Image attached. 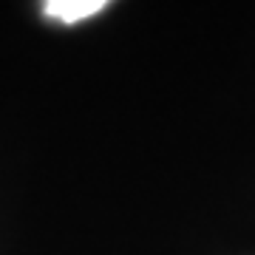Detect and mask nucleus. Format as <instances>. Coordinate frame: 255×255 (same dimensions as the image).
Listing matches in <instances>:
<instances>
[{"label":"nucleus","mask_w":255,"mask_h":255,"mask_svg":"<svg viewBox=\"0 0 255 255\" xmlns=\"http://www.w3.org/2000/svg\"><path fill=\"white\" fill-rule=\"evenodd\" d=\"M40 9L48 20L74 26V23H82V20L100 14L102 9H108V3L105 0H46Z\"/></svg>","instance_id":"nucleus-1"}]
</instances>
